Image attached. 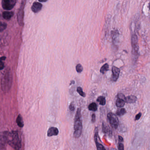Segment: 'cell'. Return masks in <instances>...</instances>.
I'll list each match as a JSON object with an SVG mask.
<instances>
[{
    "label": "cell",
    "instance_id": "cell-18",
    "mask_svg": "<svg viewBox=\"0 0 150 150\" xmlns=\"http://www.w3.org/2000/svg\"><path fill=\"white\" fill-rule=\"evenodd\" d=\"M97 101L101 105H104L106 104V99L103 96H99L97 99Z\"/></svg>",
    "mask_w": 150,
    "mask_h": 150
},
{
    "label": "cell",
    "instance_id": "cell-33",
    "mask_svg": "<svg viewBox=\"0 0 150 150\" xmlns=\"http://www.w3.org/2000/svg\"><path fill=\"white\" fill-rule=\"evenodd\" d=\"M149 8H150V4H149Z\"/></svg>",
    "mask_w": 150,
    "mask_h": 150
},
{
    "label": "cell",
    "instance_id": "cell-12",
    "mask_svg": "<svg viewBox=\"0 0 150 150\" xmlns=\"http://www.w3.org/2000/svg\"><path fill=\"white\" fill-rule=\"evenodd\" d=\"M16 123L18 126L20 128H23L24 126V124L23 118L21 115H19L18 116L17 119L16 120Z\"/></svg>",
    "mask_w": 150,
    "mask_h": 150
},
{
    "label": "cell",
    "instance_id": "cell-32",
    "mask_svg": "<svg viewBox=\"0 0 150 150\" xmlns=\"http://www.w3.org/2000/svg\"><path fill=\"white\" fill-rule=\"evenodd\" d=\"M111 150H117L115 148H112L111 149Z\"/></svg>",
    "mask_w": 150,
    "mask_h": 150
},
{
    "label": "cell",
    "instance_id": "cell-9",
    "mask_svg": "<svg viewBox=\"0 0 150 150\" xmlns=\"http://www.w3.org/2000/svg\"><path fill=\"white\" fill-rule=\"evenodd\" d=\"M59 130L56 127H51L48 129L47 132V135L48 137H50L53 136H57L59 134Z\"/></svg>",
    "mask_w": 150,
    "mask_h": 150
},
{
    "label": "cell",
    "instance_id": "cell-4",
    "mask_svg": "<svg viewBox=\"0 0 150 150\" xmlns=\"http://www.w3.org/2000/svg\"><path fill=\"white\" fill-rule=\"evenodd\" d=\"M107 117L111 127L115 129L117 128L119 124V121L117 116L114 113L110 112L107 114Z\"/></svg>",
    "mask_w": 150,
    "mask_h": 150
},
{
    "label": "cell",
    "instance_id": "cell-25",
    "mask_svg": "<svg viewBox=\"0 0 150 150\" xmlns=\"http://www.w3.org/2000/svg\"><path fill=\"white\" fill-rule=\"evenodd\" d=\"M118 148L119 150H124V147L123 144H122L121 143H120L118 144Z\"/></svg>",
    "mask_w": 150,
    "mask_h": 150
},
{
    "label": "cell",
    "instance_id": "cell-11",
    "mask_svg": "<svg viewBox=\"0 0 150 150\" xmlns=\"http://www.w3.org/2000/svg\"><path fill=\"white\" fill-rule=\"evenodd\" d=\"M137 36L136 35H133V37H132V45L133 46V48L135 49V50H138V47L137 46Z\"/></svg>",
    "mask_w": 150,
    "mask_h": 150
},
{
    "label": "cell",
    "instance_id": "cell-3",
    "mask_svg": "<svg viewBox=\"0 0 150 150\" xmlns=\"http://www.w3.org/2000/svg\"><path fill=\"white\" fill-rule=\"evenodd\" d=\"M5 74H3L1 77V89L3 91H8L11 87L12 82V74L10 71L5 70Z\"/></svg>",
    "mask_w": 150,
    "mask_h": 150
},
{
    "label": "cell",
    "instance_id": "cell-27",
    "mask_svg": "<svg viewBox=\"0 0 150 150\" xmlns=\"http://www.w3.org/2000/svg\"><path fill=\"white\" fill-rule=\"evenodd\" d=\"M92 123H94L95 121H96V115H95L93 114H92Z\"/></svg>",
    "mask_w": 150,
    "mask_h": 150
},
{
    "label": "cell",
    "instance_id": "cell-2",
    "mask_svg": "<svg viewBox=\"0 0 150 150\" xmlns=\"http://www.w3.org/2000/svg\"><path fill=\"white\" fill-rule=\"evenodd\" d=\"M74 128V137L75 138H79L81 135L83 128L81 109L79 108L77 109L76 115L75 116Z\"/></svg>",
    "mask_w": 150,
    "mask_h": 150
},
{
    "label": "cell",
    "instance_id": "cell-19",
    "mask_svg": "<svg viewBox=\"0 0 150 150\" xmlns=\"http://www.w3.org/2000/svg\"><path fill=\"white\" fill-rule=\"evenodd\" d=\"M126 113V111L124 108H121V109L118 110L116 112V114L118 116H122L124 115L125 113Z\"/></svg>",
    "mask_w": 150,
    "mask_h": 150
},
{
    "label": "cell",
    "instance_id": "cell-21",
    "mask_svg": "<svg viewBox=\"0 0 150 150\" xmlns=\"http://www.w3.org/2000/svg\"><path fill=\"white\" fill-rule=\"evenodd\" d=\"M103 130L104 133H106L107 134L111 133L110 132L111 131H110V130L109 128H108L107 126H106L104 124L103 125Z\"/></svg>",
    "mask_w": 150,
    "mask_h": 150
},
{
    "label": "cell",
    "instance_id": "cell-30",
    "mask_svg": "<svg viewBox=\"0 0 150 150\" xmlns=\"http://www.w3.org/2000/svg\"><path fill=\"white\" fill-rule=\"evenodd\" d=\"M118 139H119V141L120 142H123V138L121 137V136H118Z\"/></svg>",
    "mask_w": 150,
    "mask_h": 150
},
{
    "label": "cell",
    "instance_id": "cell-16",
    "mask_svg": "<svg viewBox=\"0 0 150 150\" xmlns=\"http://www.w3.org/2000/svg\"><path fill=\"white\" fill-rule=\"evenodd\" d=\"M109 70V65L107 63H106L101 68L100 72L103 74H104L107 70Z\"/></svg>",
    "mask_w": 150,
    "mask_h": 150
},
{
    "label": "cell",
    "instance_id": "cell-24",
    "mask_svg": "<svg viewBox=\"0 0 150 150\" xmlns=\"http://www.w3.org/2000/svg\"><path fill=\"white\" fill-rule=\"evenodd\" d=\"M117 97H118V99H121V100H124L125 101L126 97H125V96H124L123 94H118L117 95Z\"/></svg>",
    "mask_w": 150,
    "mask_h": 150
},
{
    "label": "cell",
    "instance_id": "cell-26",
    "mask_svg": "<svg viewBox=\"0 0 150 150\" xmlns=\"http://www.w3.org/2000/svg\"><path fill=\"white\" fill-rule=\"evenodd\" d=\"M69 109H70V111H74L75 107H74V105L72 103L70 104V106H69Z\"/></svg>",
    "mask_w": 150,
    "mask_h": 150
},
{
    "label": "cell",
    "instance_id": "cell-8",
    "mask_svg": "<svg viewBox=\"0 0 150 150\" xmlns=\"http://www.w3.org/2000/svg\"><path fill=\"white\" fill-rule=\"evenodd\" d=\"M98 131L97 128H96L95 131V135H94V140L96 143V148L97 150H106L104 147L103 146L102 144L99 143L98 142Z\"/></svg>",
    "mask_w": 150,
    "mask_h": 150
},
{
    "label": "cell",
    "instance_id": "cell-15",
    "mask_svg": "<svg viewBox=\"0 0 150 150\" xmlns=\"http://www.w3.org/2000/svg\"><path fill=\"white\" fill-rule=\"evenodd\" d=\"M125 104V101L124 100H122L120 99H117L116 100V105L118 107H124Z\"/></svg>",
    "mask_w": 150,
    "mask_h": 150
},
{
    "label": "cell",
    "instance_id": "cell-13",
    "mask_svg": "<svg viewBox=\"0 0 150 150\" xmlns=\"http://www.w3.org/2000/svg\"><path fill=\"white\" fill-rule=\"evenodd\" d=\"M137 100V98L136 96L131 95V96H128L126 97L125 102L127 103H129V104H132V103L136 102Z\"/></svg>",
    "mask_w": 150,
    "mask_h": 150
},
{
    "label": "cell",
    "instance_id": "cell-7",
    "mask_svg": "<svg viewBox=\"0 0 150 150\" xmlns=\"http://www.w3.org/2000/svg\"><path fill=\"white\" fill-rule=\"evenodd\" d=\"M112 75L111 77V80L113 81H117L119 75L120 70L119 68L113 66L112 68Z\"/></svg>",
    "mask_w": 150,
    "mask_h": 150
},
{
    "label": "cell",
    "instance_id": "cell-28",
    "mask_svg": "<svg viewBox=\"0 0 150 150\" xmlns=\"http://www.w3.org/2000/svg\"><path fill=\"white\" fill-rule=\"evenodd\" d=\"M141 113H139L138 114H137V115L136 116L135 120H138L139 119V118L141 117Z\"/></svg>",
    "mask_w": 150,
    "mask_h": 150
},
{
    "label": "cell",
    "instance_id": "cell-10",
    "mask_svg": "<svg viewBox=\"0 0 150 150\" xmlns=\"http://www.w3.org/2000/svg\"><path fill=\"white\" fill-rule=\"evenodd\" d=\"M42 7V5L41 3L37 2H34L31 7V9L33 12L36 13L41 10Z\"/></svg>",
    "mask_w": 150,
    "mask_h": 150
},
{
    "label": "cell",
    "instance_id": "cell-14",
    "mask_svg": "<svg viewBox=\"0 0 150 150\" xmlns=\"http://www.w3.org/2000/svg\"><path fill=\"white\" fill-rule=\"evenodd\" d=\"M13 12H8V11H5L3 12L2 13V16L4 18L5 20H9L11 19L13 15Z\"/></svg>",
    "mask_w": 150,
    "mask_h": 150
},
{
    "label": "cell",
    "instance_id": "cell-31",
    "mask_svg": "<svg viewBox=\"0 0 150 150\" xmlns=\"http://www.w3.org/2000/svg\"><path fill=\"white\" fill-rule=\"evenodd\" d=\"M5 59H6V57H1L0 58V60H1V61H2V60H5Z\"/></svg>",
    "mask_w": 150,
    "mask_h": 150
},
{
    "label": "cell",
    "instance_id": "cell-22",
    "mask_svg": "<svg viewBox=\"0 0 150 150\" xmlns=\"http://www.w3.org/2000/svg\"><path fill=\"white\" fill-rule=\"evenodd\" d=\"M76 70L78 73H81L82 71L83 67L80 64H78L76 66Z\"/></svg>",
    "mask_w": 150,
    "mask_h": 150
},
{
    "label": "cell",
    "instance_id": "cell-23",
    "mask_svg": "<svg viewBox=\"0 0 150 150\" xmlns=\"http://www.w3.org/2000/svg\"><path fill=\"white\" fill-rule=\"evenodd\" d=\"M7 24L5 23H1L0 26V31L1 32L4 31L5 29L6 28Z\"/></svg>",
    "mask_w": 150,
    "mask_h": 150
},
{
    "label": "cell",
    "instance_id": "cell-17",
    "mask_svg": "<svg viewBox=\"0 0 150 150\" xmlns=\"http://www.w3.org/2000/svg\"><path fill=\"white\" fill-rule=\"evenodd\" d=\"M88 108L90 111H95L97 110V106L95 103H92L89 105Z\"/></svg>",
    "mask_w": 150,
    "mask_h": 150
},
{
    "label": "cell",
    "instance_id": "cell-1",
    "mask_svg": "<svg viewBox=\"0 0 150 150\" xmlns=\"http://www.w3.org/2000/svg\"><path fill=\"white\" fill-rule=\"evenodd\" d=\"M1 137L5 142L15 150H19L21 148V141L17 131H5Z\"/></svg>",
    "mask_w": 150,
    "mask_h": 150
},
{
    "label": "cell",
    "instance_id": "cell-20",
    "mask_svg": "<svg viewBox=\"0 0 150 150\" xmlns=\"http://www.w3.org/2000/svg\"><path fill=\"white\" fill-rule=\"evenodd\" d=\"M77 92H78L79 94L80 95V96H82L83 97H85V92H84L83 91L82 89L80 87H79L77 88Z\"/></svg>",
    "mask_w": 150,
    "mask_h": 150
},
{
    "label": "cell",
    "instance_id": "cell-29",
    "mask_svg": "<svg viewBox=\"0 0 150 150\" xmlns=\"http://www.w3.org/2000/svg\"><path fill=\"white\" fill-rule=\"evenodd\" d=\"M0 70H2L4 68V64L2 62V61H0Z\"/></svg>",
    "mask_w": 150,
    "mask_h": 150
},
{
    "label": "cell",
    "instance_id": "cell-6",
    "mask_svg": "<svg viewBox=\"0 0 150 150\" xmlns=\"http://www.w3.org/2000/svg\"><path fill=\"white\" fill-rule=\"evenodd\" d=\"M26 1L23 0L22 3L21 4V6L20 7L19 11L17 14V20L19 23L20 26H22L23 25V9L24 6L25 4Z\"/></svg>",
    "mask_w": 150,
    "mask_h": 150
},
{
    "label": "cell",
    "instance_id": "cell-5",
    "mask_svg": "<svg viewBox=\"0 0 150 150\" xmlns=\"http://www.w3.org/2000/svg\"><path fill=\"white\" fill-rule=\"evenodd\" d=\"M15 0H2L1 1L2 7L6 10H10L15 5Z\"/></svg>",
    "mask_w": 150,
    "mask_h": 150
}]
</instances>
